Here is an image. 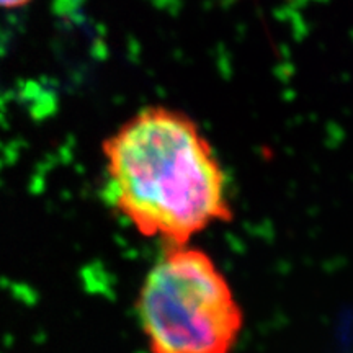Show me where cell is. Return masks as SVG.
<instances>
[{"mask_svg":"<svg viewBox=\"0 0 353 353\" xmlns=\"http://www.w3.org/2000/svg\"><path fill=\"white\" fill-rule=\"evenodd\" d=\"M136 314L151 353H232L244 329L226 275L190 242L167 245L149 268Z\"/></svg>","mask_w":353,"mask_h":353,"instance_id":"cell-2","label":"cell"},{"mask_svg":"<svg viewBox=\"0 0 353 353\" xmlns=\"http://www.w3.org/2000/svg\"><path fill=\"white\" fill-rule=\"evenodd\" d=\"M101 151L108 200L141 236L188 244L231 221L226 172L187 113L145 107L110 134Z\"/></svg>","mask_w":353,"mask_h":353,"instance_id":"cell-1","label":"cell"},{"mask_svg":"<svg viewBox=\"0 0 353 353\" xmlns=\"http://www.w3.org/2000/svg\"><path fill=\"white\" fill-rule=\"evenodd\" d=\"M32 0H0V8H20L28 6Z\"/></svg>","mask_w":353,"mask_h":353,"instance_id":"cell-3","label":"cell"}]
</instances>
